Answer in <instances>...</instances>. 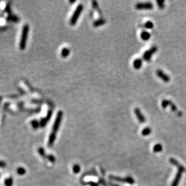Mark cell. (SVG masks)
Returning a JSON list of instances; mask_svg holds the SVG:
<instances>
[{
    "mask_svg": "<svg viewBox=\"0 0 186 186\" xmlns=\"http://www.w3.org/2000/svg\"><path fill=\"white\" fill-rule=\"evenodd\" d=\"M170 162L172 164H174V166H176V167H178V172L176 173V176H175V179H174V180L173 181L171 186H178L180 180H181L182 173L185 171V168L174 159H170Z\"/></svg>",
    "mask_w": 186,
    "mask_h": 186,
    "instance_id": "1",
    "label": "cell"
},
{
    "mask_svg": "<svg viewBox=\"0 0 186 186\" xmlns=\"http://www.w3.org/2000/svg\"><path fill=\"white\" fill-rule=\"evenodd\" d=\"M29 31V26L26 24L23 27L22 31L21 37L20 44H19V47L22 50H24L25 48L27 43V39L28 34Z\"/></svg>",
    "mask_w": 186,
    "mask_h": 186,
    "instance_id": "2",
    "label": "cell"
},
{
    "mask_svg": "<svg viewBox=\"0 0 186 186\" xmlns=\"http://www.w3.org/2000/svg\"><path fill=\"white\" fill-rule=\"evenodd\" d=\"M82 10H83V5L82 4H79L77 6V7L75 9V11L73 13L72 16L70 20V24L71 25H74L76 22H77L79 16H80V13L82 12Z\"/></svg>",
    "mask_w": 186,
    "mask_h": 186,
    "instance_id": "3",
    "label": "cell"
},
{
    "mask_svg": "<svg viewBox=\"0 0 186 186\" xmlns=\"http://www.w3.org/2000/svg\"><path fill=\"white\" fill-rule=\"evenodd\" d=\"M63 112L61 111H59L58 113L57 114L56 118H55V121H54V125H53V131H52L51 133L54 134H56V132H57L59 129V127H60Z\"/></svg>",
    "mask_w": 186,
    "mask_h": 186,
    "instance_id": "4",
    "label": "cell"
},
{
    "mask_svg": "<svg viewBox=\"0 0 186 186\" xmlns=\"http://www.w3.org/2000/svg\"><path fill=\"white\" fill-rule=\"evenodd\" d=\"M157 49V47L154 46H153L151 48H150L149 50L146 51L144 53L143 55V58L144 60L146 61H149L150 60H151V57H152L153 55L156 53Z\"/></svg>",
    "mask_w": 186,
    "mask_h": 186,
    "instance_id": "5",
    "label": "cell"
},
{
    "mask_svg": "<svg viewBox=\"0 0 186 186\" xmlns=\"http://www.w3.org/2000/svg\"><path fill=\"white\" fill-rule=\"evenodd\" d=\"M110 179H111V180H114V181H117V182H126L128 184H132L134 182L133 179L131 177H126V178H120L118 177V176H113V175H110L109 176Z\"/></svg>",
    "mask_w": 186,
    "mask_h": 186,
    "instance_id": "6",
    "label": "cell"
},
{
    "mask_svg": "<svg viewBox=\"0 0 186 186\" xmlns=\"http://www.w3.org/2000/svg\"><path fill=\"white\" fill-rule=\"evenodd\" d=\"M136 8L139 10L142 9H152L153 8V4L151 2H145V3H139L136 5Z\"/></svg>",
    "mask_w": 186,
    "mask_h": 186,
    "instance_id": "7",
    "label": "cell"
},
{
    "mask_svg": "<svg viewBox=\"0 0 186 186\" xmlns=\"http://www.w3.org/2000/svg\"><path fill=\"white\" fill-rule=\"evenodd\" d=\"M156 74L160 79H161V80L164 81V82H168L169 81H170V77H169V76L167 75L166 74H165L161 69H157L156 71Z\"/></svg>",
    "mask_w": 186,
    "mask_h": 186,
    "instance_id": "8",
    "label": "cell"
},
{
    "mask_svg": "<svg viewBox=\"0 0 186 186\" xmlns=\"http://www.w3.org/2000/svg\"><path fill=\"white\" fill-rule=\"evenodd\" d=\"M134 113L136 115L137 118L138 119L139 121L140 122V123H145L146 122V119H145V116L143 115V114L142 113L141 111L138 108H136V109L134 110Z\"/></svg>",
    "mask_w": 186,
    "mask_h": 186,
    "instance_id": "9",
    "label": "cell"
},
{
    "mask_svg": "<svg viewBox=\"0 0 186 186\" xmlns=\"http://www.w3.org/2000/svg\"><path fill=\"white\" fill-rule=\"evenodd\" d=\"M169 106H170V108H171V110H172V111H174V112L176 113V115H178V116H182V113L181 112V111H180L178 110V109H177V107H176V105H175V104H174V103H172V101H170L169 100Z\"/></svg>",
    "mask_w": 186,
    "mask_h": 186,
    "instance_id": "10",
    "label": "cell"
},
{
    "mask_svg": "<svg viewBox=\"0 0 186 186\" xmlns=\"http://www.w3.org/2000/svg\"><path fill=\"white\" fill-rule=\"evenodd\" d=\"M142 66V60L140 59H137L133 61V66L136 69H140Z\"/></svg>",
    "mask_w": 186,
    "mask_h": 186,
    "instance_id": "11",
    "label": "cell"
},
{
    "mask_svg": "<svg viewBox=\"0 0 186 186\" xmlns=\"http://www.w3.org/2000/svg\"><path fill=\"white\" fill-rule=\"evenodd\" d=\"M140 37L143 40H148L151 38V34L146 31H143L140 34Z\"/></svg>",
    "mask_w": 186,
    "mask_h": 186,
    "instance_id": "12",
    "label": "cell"
},
{
    "mask_svg": "<svg viewBox=\"0 0 186 186\" xmlns=\"http://www.w3.org/2000/svg\"><path fill=\"white\" fill-rule=\"evenodd\" d=\"M55 139H56V134H54L53 133H51L49 137L48 140V146H52L55 142Z\"/></svg>",
    "mask_w": 186,
    "mask_h": 186,
    "instance_id": "13",
    "label": "cell"
},
{
    "mask_svg": "<svg viewBox=\"0 0 186 186\" xmlns=\"http://www.w3.org/2000/svg\"><path fill=\"white\" fill-rule=\"evenodd\" d=\"M51 112L50 111L48 113V115H47V117H46V118H45V119H43L42 120L40 121V126H41L42 127H44V126H45V125H46V124H47V122H48V120L49 119L50 117H51Z\"/></svg>",
    "mask_w": 186,
    "mask_h": 186,
    "instance_id": "14",
    "label": "cell"
},
{
    "mask_svg": "<svg viewBox=\"0 0 186 186\" xmlns=\"http://www.w3.org/2000/svg\"><path fill=\"white\" fill-rule=\"evenodd\" d=\"M163 150V146H161V144H156L153 148V151L154 153H160Z\"/></svg>",
    "mask_w": 186,
    "mask_h": 186,
    "instance_id": "15",
    "label": "cell"
},
{
    "mask_svg": "<svg viewBox=\"0 0 186 186\" xmlns=\"http://www.w3.org/2000/svg\"><path fill=\"white\" fill-rule=\"evenodd\" d=\"M151 133V129L150 128H145L142 131V134L144 136H147L148 135H149Z\"/></svg>",
    "mask_w": 186,
    "mask_h": 186,
    "instance_id": "16",
    "label": "cell"
},
{
    "mask_svg": "<svg viewBox=\"0 0 186 186\" xmlns=\"http://www.w3.org/2000/svg\"><path fill=\"white\" fill-rule=\"evenodd\" d=\"M16 172H17V174H18V175H25V173H26V170H25L24 167H18V168L17 169Z\"/></svg>",
    "mask_w": 186,
    "mask_h": 186,
    "instance_id": "17",
    "label": "cell"
},
{
    "mask_svg": "<svg viewBox=\"0 0 186 186\" xmlns=\"http://www.w3.org/2000/svg\"><path fill=\"white\" fill-rule=\"evenodd\" d=\"M106 22V21L104 19H99V20L96 21L94 22V26L95 27H98L99 25H103Z\"/></svg>",
    "mask_w": 186,
    "mask_h": 186,
    "instance_id": "18",
    "label": "cell"
},
{
    "mask_svg": "<svg viewBox=\"0 0 186 186\" xmlns=\"http://www.w3.org/2000/svg\"><path fill=\"white\" fill-rule=\"evenodd\" d=\"M13 183V181L11 178H8L4 181V184L5 186H12Z\"/></svg>",
    "mask_w": 186,
    "mask_h": 186,
    "instance_id": "19",
    "label": "cell"
},
{
    "mask_svg": "<svg viewBox=\"0 0 186 186\" xmlns=\"http://www.w3.org/2000/svg\"><path fill=\"white\" fill-rule=\"evenodd\" d=\"M38 151L40 156L44 158L46 157V153H45V150H44V149L43 148H39L38 149Z\"/></svg>",
    "mask_w": 186,
    "mask_h": 186,
    "instance_id": "20",
    "label": "cell"
},
{
    "mask_svg": "<svg viewBox=\"0 0 186 186\" xmlns=\"http://www.w3.org/2000/svg\"><path fill=\"white\" fill-rule=\"evenodd\" d=\"M169 105V100L163 99L161 102V106L163 109H166L167 107Z\"/></svg>",
    "mask_w": 186,
    "mask_h": 186,
    "instance_id": "21",
    "label": "cell"
},
{
    "mask_svg": "<svg viewBox=\"0 0 186 186\" xmlns=\"http://www.w3.org/2000/svg\"><path fill=\"white\" fill-rule=\"evenodd\" d=\"M145 27L148 29H152L154 27V24L151 21H147L145 24Z\"/></svg>",
    "mask_w": 186,
    "mask_h": 186,
    "instance_id": "22",
    "label": "cell"
},
{
    "mask_svg": "<svg viewBox=\"0 0 186 186\" xmlns=\"http://www.w3.org/2000/svg\"><path fill=\"white\" fill-rule=\"evenodd\" d=\"M69 50L67 48H65L61 51V55L63 57H66L69 55Z\"/></svg>",
    "mask_w": 186,
    "mask_h": 186,
    "instance_id": "23",
    "label": "cell"
},
{
    "mask_svg": "<svg viewBox=\"0 0 186 186\" xmlns=\"http://www.w3.org/2000/svg\"><path fill=\"white\" fill-rule=\"evenodd\" d=\"M73 171L75 174H78L80 171V167L79 165L75 164L73 166Z\"/></svg>",
    "mask_w": 186,
    "mask_h": 186,
    "instance_id": "24",
    "label": "cell"
},
{
    "mask_svg": "<svg viewBox=\"0 0 186 186\" xmlns=\"http://www.w3.org/2000/svg\"><path fill=\"white\" fill-rule=\"evenodd\" d=\"M157 3L158 4V6L160 9H163V8L164 7V1H157Z\"/></svg>",
    "mask_w": 186,
    "mask_h": 186,
    "instance_id": "25",
    "label": "cell"
},
{
    "mask_svg": "<svg viewBox=\"0 0 186 186\" xmlns=\"http://www.w3.org/2000/svg\"><path fill=\"white\" fill-rule=\"evenodd\" d=\"M47 159L49 161H50L52 163H54L55 161V158L53 155H48L47 156Z\"/></svg>",
    "mask_w": 186,
    "mask_h": 186,
    "instance_id": "26",
    "label": "cell"
},
{
    "mask_svg": "<svg viewBox=\"0 0 186 186\" xmlns=\"http://www.w3.org/2000/svg\"><path fill=\"white\" fill-rule=\"evenodd\" d=\"M31 124H32L33 127L34 128H37L39 126V124H38V122L36 121V120H34V121H33Z\"/></svg>",
    "mask_w": 186,
    "mask_h": 186,
    "instance_id": "27",
    "label": "cell"
},
{
    "mask_svg": "<svg viewBox=\"0 0 186 186\" xmlns=\"http://www.w3.org/2000/svg\"><path fill=\"white\" fill-rule=\"evenodd\" d=\"M6 166V163L3 161H0V167H5Z\"/></svg>",
    "mask_w": 186,
    "mask_h": 186,
    "instance_id": "28",
    "label": "cell"
},
{
    "mask_svg": "<svg viewBox=\"0 0 186 186\" xmlns=\"http://www.w3.org/2000/svg\"><path fill=\"white\" fill-rule=\"evenodd\" d=\"M89 184L90 185V186H98V184L95 183V182H89Z\"/></svg>",
    "mask_w": 186,
    "mask_h": 186,
    "instance_id": "29",
    "label": "cell"
}]
</instances>
